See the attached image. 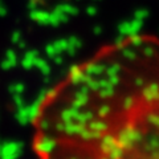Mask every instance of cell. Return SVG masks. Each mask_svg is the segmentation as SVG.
<instances>
[{
    "instance_id": "6da1fadb",
    "label": "cell",
    "mask_w": 159,
    "mask_h": 159,
    "mask_svg": "<svg viewBox=\"0 0 159 159\" xmlns=\"http://www.w3.org/2000/svg\"><path fill=\"white\" fill-rule=\"evenodd\" d=\"M37 159H159V37L135 33L77 62L39 101Z\"/></svg>"
}]
</instances>
